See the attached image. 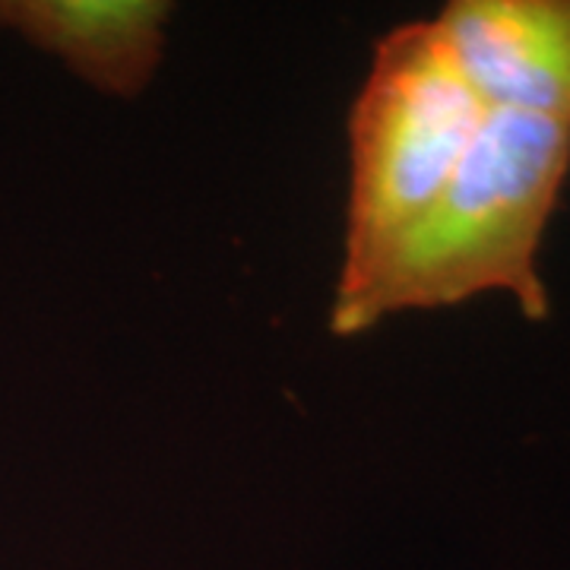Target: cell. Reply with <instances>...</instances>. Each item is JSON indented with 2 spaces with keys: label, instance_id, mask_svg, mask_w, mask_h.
Listing matches in <instances>:
<instances>
[{
  "label": "cell",
  "instance_id": "obj_2",
  "mask_svg": "<svg viewBox=\"0 0 570 570\" xmlns=\"http://www.w3.org/2000/svg\"><path fill=\"white\" fill-rule=\"evenodd\" d=\"M485 118L434 20L381 36L348 111L346 245L333 305L365 292L390 247L448 187Z\"/></svg>",
  "mask_w": 570,
  "mask_h": 570
},
{
  "label": "cell",
  "instance_id": "obj_3",
  "mask_svg": "<svg viewBox=\"0 0 570 570\" xmlns=\"http://www.w3.org/2000/svg\"><path fill=\"white\" fill-rule=\"evenodd\" d=\"M434 26L489 111L570 127V0H453Z\"/></svg>",
  "mask_w": 570,
  "mask_h": 570
},
{
  "label": "cell",
  "instance_id": "obj_4",
  "mask_svg": "<svg viewBox=\"0 0 570 570\" xmlns=\"http://www.w3.org/2000/svg\"><path fill=\"white\" fill-rule=\"evenodd\" d=\"M168 17L165 0H0V29L118 99H137L153 82Z\"/></svg>",
  "mask_w": 570,
  "mask_h": 570
},
{
  "label": "cell",
  "instance_id": "obj_1",
  "mask_svg": "<svg viewBox=\"0 0 570 570\" xmlns=\"http://www.w3.org/2000/svg\"><path fill=\"white\" fill-rule=\"evenodd\" d=\"M570 175V127L489 111L460 168L390 247L367 288L333 305L330 330L358 336L400 311L508 292L530 321L549 317L539 247Z\"/></svg>",
  "mask_w": 570,
  "mask_h": 570
}]
</instances>
